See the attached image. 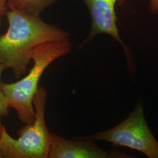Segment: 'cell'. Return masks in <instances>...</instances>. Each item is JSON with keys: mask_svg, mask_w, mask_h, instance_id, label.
<instances>
[{"mask_svg": "<svg viewBox=\"0 0 158 158\" xmlns=\"http://www.w3.org/2000/svg\"><path fill=\"white\" fill-rule=\"evenodd\" d=\"M85 137L108 142L117 147H128L143 153L149 158H158V142L147 124L141 100L138 101L133 111L119 124Z\"/></svg>", "mask_w": 158, "mask_h": 158, "instance_id": "4", "label": "cell"}, {"mask_svg": "<svg viewBox=\"0 0 158 158\" xmlns=\"http://www.w3.org/2000/svg\"><path fill=\"white\" fill-rule=\"evenodd\" d=\"M149 11L152 15L158 14V0H149Z\"/></svg>", "mask_w": 158, "mask_h": 158, "instance_id": "9", "label": "cell"}, {"mask_svg": "<svg viewBox=\"0 0 158 158\" xmlns=\"http://www.w3.org/2000/svg\"><path fill=\"white\" fill-rule=\"evenodd\" d=\"M8 10L7 0H0V23L1 18L6 15Z\"/></svg>", "mask_w": 158, "mask_h": 158, "instance_id": "10", "label": "cell"}, {"mask_svg": "<svg viewBox=\"0 0 158 158\" xmlns=\"http://www.w3.org/2000/svg\"><path fill=\"white\" fill-rule=\"evenodd\" d=\"M93 141L85 137L66 139L52 134L48 158H133L118 150L110 152L103 150Z\"/></svg>", "mask_w": 158, "mask_h": 158, "instance_id": "6", "label": "cell"}, {"mask_svg": "<svg viewBox=\"0 0 158 158\" xmlns=\"http://www.w3.org/2000/svg\"><path fill=\"white\" fill-rule=\"evenodd\" d=\"M6 15L8 29L0 36V63L11 69L16 78L25 73L39 46L70 40L68 32L44 22L40 15L9 8Z\"/></svg>", "mask_w": 158, "mask_h": 158, "instance_id": "1", "label": "cell"}, {"mask_svg": "<svg viewBox=\"0 0 158 158\" xmlns=\"http://www.w3.org/2000/svg\"><path fill=\"white\" fill-rule=\"evenodd\" d=\"M59 0H7L9 9H14L31 15H40L48 6Z\"/></svg>", "mask_w": 158, "mask_h": 158, "instance_id": "7", "label": "cell"}, {"mask_svg": "<svg viewBox=\"0 0 158 158\" xmlns=\"http://www.w3.org/2000/svg\"><path fill=\"white\" fill-rule=\"evenodd\" d=\"M87 7L91 21L90 31L88 36L80 44V48L91 42L96 36L106 34L115 42L121 44L127 56L128 67L132 72L133 66L132 56L129 48L123 42L119 34L117 27L116 6H123L126 0H82Z\"/></svg>", "mask_w": 158, "mask_h": 158, "instance_id": "5", "label": "cell"}, {"mask_svg": "<svg viewBox=\"0 0 158 158\" xmlns=\"http://www.w3.org/2000/svg\"><path fill=\"white\" fill-rule=\"evenodd\" d=\"M47 91L40 85L34 97V121L18 131V138L10 135L2 125L0 136V158H48L52 134L46 124Z\"/></svg>", "mask_w": 158, "mask_h": 158, "instance_id": "3", "label": "cell"}, {"mask_svg": "<svg viewBox=\"0 0 158 158\" xmlns=\"http://www.w3.org/2000/svg\"><path fill=\"white\" fill-rule=\"evenodd\" d=\"M9 108L7 99L0 85V114L2 116H6L8 115L10 113Z\"/></svg>", "mask_w": 158, "mask_h": 158, "instance_id": "8", "label": "cell"}, {"mask_svg": "<svg viewBox=\"0 0 158 158\" xmlns=\"http://www.w3.org/2000/svg\"><path fill=\"white\" fill-rule=\"evenodd\" d=\"M6 69H8L7 67L6 66L5 64L0 63V83H1V76H2V74L3 72L6 70Z\"/></svg>", "mask_w": 158, "mask_h": 158, "instance_id": "11", "label": "cell"}, {"mask_svg": "<svg viewBox=\"0 0 158 158\" xmlns=\"http://www.w3.org/2000/svg\"><path fill=\"white\" fill-rule=\"evenodd\" d=\"M1 115L0 114V136L1 134V131H2V125L1 124Z\"/></svg>", "mask_w": 158, "mask_h": 158, "instance_id": "12", "label": "cell"}, {"mask_svg": "<svg viewBox=\"0 0 158 158\" xmlns=\"http://www.w3.org/2000/svg\"><path fill=\"white\" fill-rule=\"evenodd\" d=\"M72 49L70 40L55 41L39 46L34 52V65L28 73L15 83H1L9 108L14 109L20 121L31 124L35 119L34 97L39 88V81L46 69L58 58L65 56Z\"/></svg>", "mask_w": 158, "mask_h": 158, "instance_id": "2", "label": "cell"}]
</instances>
